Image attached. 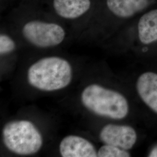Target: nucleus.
I'll use <instances>...</instances> for the list:
<instances>
[{
    "label": "nucleus",
    "instance_id": "obj_4",
    "mask_svg": "<svg viewBox=\"0 0 157 157\" xmlns=\"http://www.w3.org/2000/svg\"><path fill=\"white\" fill-rule=\"evenodd\" d=\"M24 37L32 44L40 48H48L59 45L63 41L65 32L59 25L34 21L23 26Z\"/></svg>",
    "mask_w": 157,
    "mask_h": 157
},
{
    "label": "nucleus",
    "instance_id": "obj_1",
    "mask_svg": "<svg viewBox=\"0 0 157 157\" xmlns=\"http://www.w3.org/2000/svg\"><path fill=\"white\" fill-rule=\"evenodd\" d=\"M69 62L58 56L43 58L32 64L28 71L29 84L38 90L54 91L67 87L72 79Z\"/></svg>",
    "mask_w": 157,
    "mask_h": 157
},
{
    "label": "nucleus",
    "instance_id": "obj_5",
    "mask_svg": "<svg viewBox=\"0 0 157 157\" xmlns=\"http://www.w3.org/2000/svg\"><path fill=\"white\" fill-rule=\"evenodd\" d=\"M99 137L104 144L117 146L126 150L132 149L137 139V133L132 126L116 124L104 126Z\"/></svg>",
    "mask_w": 157,
    "mask_h": 157
},
{
    "label": "nucleus",
    "instance_id": "obj_9",
    "mask_svg": "<svg viewBox=\"0 0 157 157\" xmlns=\"http://www.w3.org/2000/svg\"><path fill=\"white\" fill-rule=\"evenodd\" d=\"M148 0H107V6L113 14L121 17H129L145 9Z\"/></svg>",
    "mask_w": 157,
    "mask_h": 157
},
{
    "label": "nucleus",
    "instance_id": "obj_10",
    "mask_svg": "<svg viewBox=\"0 0 157 157\" xmlns=\"http://www.w3.org/2000/svg\"><path fill=\"white\" fill-rule=\"evenodd\" d=\"M139 37L144 44L157 40V10L148 12L141 17L138 23Z\"/></svg>",
    "mask_w": 157,
    "mask_h": 157
},
{
    "label": "nucleus",
    "instance_id": "obj_12",
    "mask_svg": "<svg viewBox=\"0 0 157 157\" xmlns=\"http://www.w3.org/2000/svg\"><path fill=\"white\" fill-rule=\"evenodd\" d=\"M16 44L14 41L8 36L1 34L0 36V54L5 55L12 52L15 49Z\"/></svg>",
    "mask_w": 157,
    "mask_h": 157
},
{
    "label": "nucleus",
    "instance_id": "obj_8",
    "mask_svg": "<svg viewBox=\"0 0 157 157\" xmlns=\"http://www.w3.org/2000/svg\"><path fill=\"white\" fill-rule=\"evenodd\" d=\"M54 8L57 14L66 19L82 16L90 8V0H54Z\"/></svg>",
    "mask_w": 157,
    "mask_h": 157
},
{
    "label": "nucleus",
    "instance_id": "obj_3",
    "mask_svg": "<svg viewBox=\"0 0 157 157\" xmlns=\"http://www.w3.org/2000/svg\"><path fill=\"white\" fill-rule=\"evenodd\" d=\"M2 136L6 148L17 155L36 154L43 144L39 130L28 120H15L7 122L3 127Z\"/></svg>",
    "mask_w": 157,
    "mask_h": 157
},
{
    "label": "nucleus",
    "instance_id": "obj_2",
    "mask_svg": "<svg viewBox=\"0 0 157 157\" xmlns=\"http://www.w3.org/2000/svg\"><path fill=\"white\" fill-rule=\"evenodd\" d=\"M81 101L87 109L102 117L121 120L129 113V102L124 95L99 84L86 87L81 94Z\"/></svg>",
    "mask_w": 157,
    "mask_h": 157
},
{
    "label": "nucleus",
    "instance_id": "obj_6",
    "mask_svg": "<svg viewBox=\"0 0 157 157\" xmlns=\"http://www.w3.org/2000/svg\"><path fill=\"white\" fill-rule=\"evenodd\" d=\"M63 157H96L97 151L92 143L84 137L69 135L65 137L59 146Z\"/></svg>",
    "mask_w": 157,
    "mask_h": 157
},
{
    "label": "nucleus",
    "instance_id": "obj_7",
    "mask_svg": "<svg viewBox=\"0 0 157 157\" xmlns=\"http://www.w3.org/2000/svg\"><path fill=\"white\" fill-rule=\"evenodd\" d=\"M136 90L141 100L157 113V73L146 72L137 78Z\"/></svg>",
    "mask_w": 157,
    "mask_h": 157
},
{
    "label": "nucleus",
    "instance_id": "obj_11",
    "mask_svg": "<svg viewBox=\"0 0 157 157\" xmlns=\"http://www.w3.org/2000/svg\"><path fill=\"white\" fill-rule=\"evenodd\" d=\"M97 155L99 157H129L131 156L128 150H124L117 146L105 144L101 146L97 151Z\"/></svg>",
    "mask_w": 157,
    "mask_h": 157
},
{
    "label": "nucleus",
    "instance_id": "obj_13",
    "mask_svg": "<svg viewBox=\"0 0 157 157\" xmlns=\"http://www.w3.org/2000/svg\"><path fill=\"white\" fill-rule=\"evenodd\" d=\"M148 157H157V145L152 148V149L149 152Z\"/></svg>",
    "mask_w": 157,
    "mask_h": 157
}]
</instances>
